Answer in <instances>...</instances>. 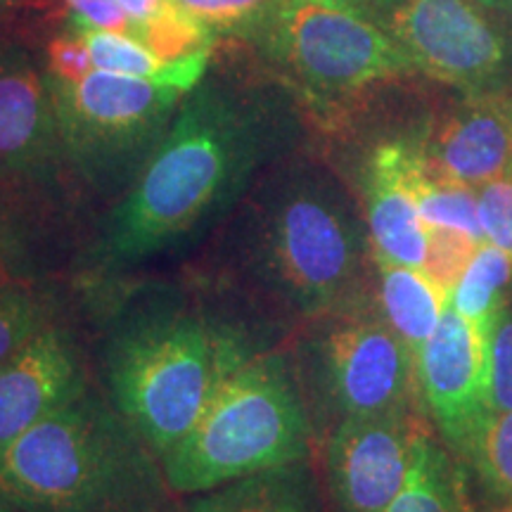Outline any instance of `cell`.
Listing matches in <instances>:
<instances>
[{"label":"cell","instance_id":"cell-1","mask_svg":"<svg viewBox=\"0 0 512 512\" xmlns=\"http://www.w3.org/2000/svg\"><path fill=\"white\" fill-rule=\"evenodd\" d=\"M290 138L287 110L268 93L200 81L136 183L95 223L81 273L110 283L183 254L230 219L268 166L287 157Z\"/></svg>","mask_w":512,"mask_h":512},{"label":"cell","instance_id":"cell-2","mask_svg":"<svg viewBox=\"0 0 512 512\" xmlns=\"http://www.w3.org/2000/svg\"><path fill=\"white\" fill-rule=\"evenodd\" d=\"M93 373L114 408L162 458L221 384L271 349L275 325L226 287L121 278L95 283Z\"/></svg>","mask_w":512,"mask_h":512},{"label":"cell","instance_id":"cell-3","mask_svg":"<svg viewBox=\"0 0 512 512\" xmlns=\"http://www.w3.org/2000/svg\"><path fill=\"white\" fill-rule=\"evenodd\" d=\"M223 285L278 325H302L373 292L363 207L311 159L283 157L219 228Z\"/></svg>","mask_w":512,"mask_h":512},{"label":"cell","instance_id":"cell-4","mask_svg":"<svg viewBox=\"0 0 512 512\" xmlns=\"http://www.w3.org/2000/svg\"><path fill=\"white\" fill-rule=\"evenodd\" d=\"M0 496L22 512H178L183 501L98 382L0 453Z\"/></svg>","mask_w":512,"mask_h":512},{"label":"cell","instance_id":"cell-5","mask_svg":"<svg viewBox=\"0 0 512 512\" xmlns=\"http://www.w3.org/2000/svg\"><path fill=\"white\" fill-rule=\"evenodd\" d=\"M311 411L294 356L271 347L221 384L200 418L162 456L176 496H195L313 460Z\"/></svg>","mask_w":512,"mask_h":512},{"label":"cell","instance_id":"cell-6","mask_svg":"<svg viewBox=\"0 0 512 512\" xmlns=\"http://www.w3.org/2000/svg\"><path fill=\"white\" fill-rule=\"evenodd\" d=\"M50 91L76 190L107 209L136 183L185 98L178 88L102 69L79 81L50 79Z\"/></svg>","mask_w":512,"mask_h":512},{"label":"cell","instance_id":"cell-7","mask_svg":"<svg viewBox=\"0 0 512 512\" xmlns=\"http://www.w3.org/2000/svg\"><path fill=\"white\" fill-rule=\"evenodd\" d=\"M302 328L292 356L316 434L422 403L413 351L387 323L373 292Z\"/></svg>","mask_w":512,"mask_h":512},{"label":"cell","instance_id":"cell-8","mask_svg":"<svg viewBox=\"0 0 512 512\" xmlns=\"http://www.w3.org/2000/svg\"><path fill=\"white\" fill-rule=\"evenodd\" d=\"M264 38L268 57L311 105H332L415 72L394 38L366 12L320 0H287Z\"/></svg>","mask_w":512,"mask_h":512},{"label":"cell","instance_id":"cell-9","mask_svg":"<svg viewBox=\"0 0 512 512\" xmlns=\"http://www.w3.org/2000/svg\"><path fill=\"white\" fill-rule=\"evenodd\" d=\"M475 0H370L363 10L413 62L415 72L482 93L508 62L503 36Z\"/></svg>","mask_w":512,"mask_h":512},{"label":"cell","instance_id":"cell-10","mask_svg":"<svg viewBox=\"0 0 512 512\" xmlns=\"http://www.w3.org/2000/svg\"><path fill=\"white\" fill-rule=\"evenodd\" d=\"M427 430L432 422L422 403L330 427L320 458L325 512H387L406 484Z\"/></svg>","mask_w":512,"mask_h":512},{"label":"cell","instance_id":"cell-11","mask_svg":"<svg viewBox=\"0 0 512 512\" xmlns=\"http://www.w3.org/2000/svg\"><path fill=\"white\" fill-rule=\"evenodd\" d=\"M0 181L74 214L81 202L64 159L46 67L19 46L0 53Z\"/></svg>","mask_w":512,"mask_h":512},{"label":"cell","instance_id":"cell-12","mask_svg":"<svg viewBox=\"0 0 512 512\" xmlns=\"http://www.w3.org/2000/svg\"><path fill=\"white\" fill-rule=\"evenodd\" d=\"M415 375L437 437L463 463L489 418L484 351L470 323L448 302L437 330L415 356Z\"/></svg>","mask_w":512,"mask_h":512},{"label":"cell","instance_id":"cell-13","mask_svg":"<svg viewBox=\"0 0 512 512\" xmlns=\"http://www.w3.org/2000/svg\"><path fill=\"white\" fill-rule=\"evenodd\" d=\"M95 384L88 349L69 318L0 363V453Z\"/></svg>","mask_w":512,"mask_h":512},{"label":"cell","instance_id":"cell-14","mask_svg":"<svg viewBox=\"0 0 512 512\" xmlns=\"http://www.w3.org/2000/svg\"><path fill=\"white\" fill-rule=\"evenodd\" d=\"M427 169L448 181L484 185L512 159V100L475 95L418 138Z\"/></svg>","mask_w":512,"mask_h":512},{"label":"cell","instance_id":"cell-15","mask_svg":"<svg viewBox=\"0 0 512 512\" xmlns=\"http://www.w3.org/2000/svg\"><path fill=\"white\" fill-rule=\"evenodd\" d=\"M418 140H389L375 147L363 171V216L373 254L394 264L422 268L427 226L413 192Z\"/></svg>","mask_w":512,"mask_h":512},{"label":"cell","instance_id":"cell-16","mask_svg":"<svg viewBox=\"0 0 512 512\" xmlns=\"http://www.w3.org/2000/svg\"><path fill=\"white\" fill-rule=\"evenodd\" d=\"M74 256V211L0 181V285L62 280Z\"/></svg>","mask_w":512,"mask_h":512},{"label":"cell","instance_id":"cell-17","mask_svg":"<svg viewBox=\"0 0 512 512\" xmlns=\"http://www.w3.org/2000/svg\"><path fill=\"white\" fill-rule=\"evenodd\" d=\"M178 512H325L323 486L311 460L185 496Z\"/></svg>","mask_w":512,"mask_h":512},{"label":"cell","instance_id":"cell-18","mask_svg":"<svg viewBox=\"0 0 512 512\" xmlns=\"http://www.w3.org/2000/svg\"><path fill=\"white\" fill-rule=\"evenodd\" d=\"M373 294L380 311L406 347L418 356L422 344L437 330L448 297L422 268L394 264L373 254Z\"/></svg>","mask_w":512,"mask_h":512},{"label":"cell","instance_id":"cell-19","mask_svg":"<svg viewBox=\"0 0 512 512\" xmlns=\"http://www.w3.org/2000/svg\"><path fill=\"white\" fill-rule=\"evenodd\" d=\"M387 512H479L465 467L434 430L422 434L406 484Z\"/></svg>","mask_w":512,"mask_h":512},{"label":"cell","instance_id":"cell-20","mask_svg":"<svg viewBox=\"0 0 512 512\" xmlns=\"http://www.w3.org/2000/svg\"><path fill=\"white\" fill-rule=\"evenodd\" d=\"M79 31L86 41L88 53H91L93 67L102 72H112L121 76H133V79H145L162 86L178 88V91L190 93L207 74L211 53H202L185 60H162L152 53L138 38L126 34H112V31L100 29H74Z\"/></svg>","mask_w":512,"mask_h":512},{"label":"cell","instance_id":"cell-21","mask_svg":"<svg viewBox=\"0 0 512 512\" xmlns=\"http://www.w3.org/2000/svg\"><path fill=\"white\" fill-rule=\"evenodd\" d=\"M69 287L62 280L0 285V363L38 332L69 318Z\"/></svg>","mask_w":512,"mask_h":512},{"label":"cell","instance_id":"cell-22","mask_svg":"<svg viewBox=\"0 0 512 512\" xmlns=\"http://www.w3.org/2000/svg\"><path fill=\"white\" fill-rule=\"evenodd\" d=\"M512 285V259L501 249L482 242L472 256L470 266L465 268L463 278L453 287L448 304L463 316L470 328L486 349L491 320H494L498 306L510 292Z\"/></svg>","mask_w":512,"mask_h":512},{"label":"cell","instance_id":"cell-23","mask_svg":"<svg viewBox=\"0 0 512 512\" xmlns=\"http://www.w3.org/2000/svg\"><path fill=\"white\" fill-rule=\"evenodd\" d=\"M413 192L420 219L427 228L460 230V233L484 242L482 228H479L475 190L470 185L441 178L427 169L422 152L413 171Z\"/></svg>","mask_w":512,"mask_h":512},{"label":"cell","instance_id":"cell-24","mask_svg":"<svg viewBox=\"0 0 512 512\" xmlns=\"http://www.w3.org/2000/svg\"><path fill=\"white\" fill-rule=\"evenodd\" d=\"M467 479H475L491 508L512 505V411L489 415L482 432L460 463Z\"/></svg>","mask_w":512,"mask_h":512},{"label":"cell","instance_id":"cell-25","mask_svg":"<svg viewBox=\"0 0 512 512\" xmlns=\"http://www.w3.org/2000/svg\"><path fill=\"white\" fill-rule=\"evenodd\" d=\"M216 38L223 34L264 36L287 0H176Z\"/></svg>","mask_w":512,"mask_h":512},{"label":"cell","instance_id":"cell-26","mask_svg":"<svg viewBox=\"0 0 512 512\" xmlns=\"http://www.w3.org/2000/svg\"><path fill=\"white\" fill-rule=\"evenodd\" d=\"M484 387L489 415L512 411V292L491 320L484 349Z\"/></svg>","mask_w":512,"mask_h":512},{"label":"cell","instance_id":"cell-27","mask_svg":"<svg viewBox=\"0 0 512 512\" xmlns=\"http://www.w3.org/2000/svg\"><path fill=\"white\" fill-rule=\"evenodd\" d=\"M482 242L460 230L427 228V254L422 261V271L434 280L446 297H451L453 287L463 278L465 268L470 266L472 256Z\"/></svg>","mask_w":512,"mask_h":512},{"label":"cell","instance_id":"cell-28","mask_svg":"<svg viewBox=\"0 0 512 512\" xmlns=\"http://www.w3.org/2000/svg\"><path fill=\"white\" fill-rule=\"evenodd\" d=\"M477 214L482 238L512 259V176L479 185Z\"/></svg>","mask_w":512,"mask_h":512},{"label":"cell","instance_id":"cell-29","mask_svg":"<svg viewBox=\"0 0 512 512\" xmlns=\"http://www.w3.org/2000/svg\"><path fill=\"white\" fill-rule=\"evenodd\" d=\"M93 60L79 31L53 36L46 46V72L53 81H79L91 72Z\"/></svg>","mask_w":512,"mask_h":512},{"label":"cell","instance_id":"cell-30","mask_svg":"<svg viewBox=\"0 0 512 512\" xmlns=\"http://www.w3.org/2000/svg\"><path fill=\"white\" fill-rule=\"evenodd\" d=\"M74 29H100L131 36V24L117 0H64Z\"/></svg>","mask_w":512,"mask_h":512},{"label":"cell","instance_id":"cell-31","mask_svg":"<svg viewBox=\"0 0 512 512\" xmlns=\"http://www.w3.org/2000/svg\"><path fill=\"white\" fill-rule=\"evenodd\" d=\"M117 3L131 24V36H136L140 27H145L150 19H155L159 12L169 8L171 0H117Z\"/></svg>","mask_w":512,"mask_h":512},{"label":"cell","instance_id":"cell-32","mask_svg":"<svg viewBox=\"0 0 512 512\" xmlns=\"http://www.w3.org/2000/svg\"><path fill=\"white\" fill-rule=\"evenodd\" d=\"M17 24H19L17 0H0V53H3V50L17 48V43L12 41V34L17 31Z\"/></svg>","mask_w":512,"mask_h":512},{"label":"cell","instance_id":"cell-33","mask_svg":"<svg viewBox=\"0 0 512 512\" xmlns=\"http://www.w3.org/2000/svg\"><path fill=\"white\" fill-rule=\"evenodd\" d=\"M479 8L496 10V12H512V0H475Z\"/></svg>","mask_w":512,"mask_h":512},{"label":"cell","instance_id":"cell-34","mask_svg":"<svg viewBox=\"0 0 512 512\" xmlns=\"http://www.w3.org/2000/svg\"><path fill=\"white\" fill-rule=\"evenodd\" d=\"M320 3H328V5H339V8H354V10H366L370 0H320Z\"/></svg>","mask_w":512,"mask_h":512},{"label":"cell","instance_id":"cell-35","mask_svg":"<svg viewBox=\"0 0 512 512\" xmlns=\"http://www.w3.org/2000/svg\"><path fill=\"white\" fill-rule=\"evenodd\" d=\"M0 512H22L19 508H15V505H12L8 498H3L0 496Z\"/></svg>","mask_w":512,"mask_h":512},{"label":"cell","instance_id":"cell-36","mask_svg":"<svg viewBox=\"0 0 512 512\" xmlns=\"http://www.w3.org/2000/svg\"><path fill=\"white\" fill-rule=\"evenodd\" d=\"M486 512H512V505H503V508H491Z\"/></svg>","mask_w":512,"mask_h":512},{"label":"cell","instance_id":"cell-37","mask_svg":"<svg viewBox=\"0 0 512 512\" xmlns=\"http://www.w3.org/2000/svg\"><path fill=\"white\" fill-rule=\"evenodd\" d=\"M508 171H510V176H512V159H510V169Z\"/></svg>","mask_w":512,"mask_h":512}]
</instances>
